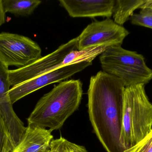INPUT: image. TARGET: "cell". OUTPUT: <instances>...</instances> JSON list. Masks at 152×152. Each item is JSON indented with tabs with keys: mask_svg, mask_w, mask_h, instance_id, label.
<instances>
[{
	"mask_svg": "<svg viewBox=\"0 0 152 152\" xmlns=\"http://www.w3.org/2000/svg\"><path fill=\"white\" fill-rule=\"evenodd\" d=\"M121 79L103 71L90 78L88 90L89 120L107 152H124L120 142L123 92Z\"/></svg>",
	"mask_w": 152,
	"mask_h": 152,
	"instance_id": "cell-1",
	"label": "cell"
},
{
	"mask_svg": "<svg viewBox=\"0 0 152 152\" xmlns=\"http://www.w3.org/2000/svg\"><path fill=\"white\" fill-rule=\"evenodd\" d=\"M83 94L79 79L61 81L38 101L27 119L28 125L60 129L79 107Z\"/></svg>",
	"mask_w": 152,
	"mask_h": 152,
	"instance_id": "cell-2",
	"label": "cell"
},
{
	"mask_svg": "<svg viewBox=\"0 0 152 152\" xmlns=\"http://www.w3.org/2000/svg\"><path fill=\"white\" fill-rule=\"evenodd\" d=\"M152 129V103L144 84L125 87L120 142L125 150L136 145Z\"/></svg>",
	"mask_w": 152,
	"mask_h": 152,
	"instance_id": "cell-3",
	"label": "cell"
},
{
	"mask_svg": "<svg viewBox=\"0 0 152 152\" xmlns=\"http://www.w3.org/2000/svg\"><path fill=\"white\" fill-rule=\"evenodd\" d=\"M102 71L121 79L125 87L149 83L152 70L146 65L143 55L121 46L108 47L100 55Z\"/></svg>",
	"mask_w": 152,
	"mask_h": 152,
	"instance_id": "cell-4",
	"label": "cell"
},
{
	"mask_svg": "<svg viewBox=\"0 0 152 152\" xmlns=\"http://www.w3.org/2000/svg\"><path fill=\"white\" fill-rule=\"evenodd\" d=\"M42 57L41 47L31 38L9 32L0 33V61L8 68L25 67Z\"/></svg>",
	"mask_w": 152,
	"mask_h": 152,
	"instance_id": "cell-5",
	"label": "cell"
},
{
	"mask_svg": "<svg viewBox=\"0 0 152 152\" xmlns=\"http://www.w3.org/2000/svg\"><path fill=\"white\" fill-rule=\"evenodd\" d=\"M78 42L77 37L61 45L51 53L42 57L29 65L9 70L10 85L12 87L55 69L69 54L78 50Z\"/></svg>",
	"mask_w": 152,
	"mask_h": 152,
	"instance_id": "cell-6",
	"label": "cell"
},
{
	"mask_svg": "<svg viewBox=\"0 0 152 152\" xmlns=\"http://www.w3.org/2000/svg\"><path fill=\"white\" fill-rule=\"evenodd\" d=\"M129 34L127 29L111 18L94 21L88 25L78 36V50L102 45L121 46Z\"/></svg>",
	"mask_w": 152,
	"mask_h": 152,
	"instance_id": "cell-7",
	"label": "cell"
},
{
	"mask_svg": "<svg viewBox=\"0 0 152 152\" xmlns=\"http://www.w3.org/2000/svg\"><path fill=\"white\" fill-rule=\"evenodd\" d=\"M92 64V62L89 61L70 64L50 70L12 87L9 92L12 103L13 104L23 97L46 86L66 80Z\"/></svg>",
	"mask_w": 152,
	"mask_h": 152,
	"instance_id": "cell-8",
	"label": "cell"
},
{
	"mask_svg": "<svg viewBox=\"0 0 152 152\" xmlns=\"http://www.w3.org/2000/svg\"><path fill=\"white\" fill-rule=\"evenodd\" d=\"M59 2L72 18H110L115 0H59Z\"/></svg>",
	"mask_w": 152,
	"mask_h": 152,
	"instance_id": "cell-9",
	"label": "cell"
},
{
	"mask_svg": "<svg viewBox=\"0 0 152 152\" xmlns=\"http://www.w3.org/2000/svg\"><path fill=\"white\" fill-rule=\"evenodd\" d=\"M53 137L50 130L28 125L21 141L11 152H47Z\"/></svg>",
	"mask_w": 152,
	"mask_h": 152,
	"instance_id": "cell-10",
	"label": "cell"
},
{
	"mask_svg": "<svg viewBox=\"0 0 152 152\" xmlns=\"http://www.w3.org/2000/svg\"><path fill=\"white\" fill-rule=\"evenodd\" d=\"M147 0H115L112 16L115 23L120 26L123 25L129 19L137 9L141 7L147 2Z\"/></svg>",
	"mask_w": 152,
	"mask_h": 152,
	"instance_id": "cell-11",
	"label": "cell"
},
{
	"mask_svg": "<svg viewBox=\"0 0 152 152\" xmlns=\"http://www.w3.org/2000/svg\"><path fill=\"white\" fill-rule=\"evenodd\" d=\"M109 47H110L109 46L102 45L88 47L80 51H73L65 57L62 62L58 65L56 69L82 62H92L96 57L101 55Z\"/></svg>",
	"mask_w": 152,
	"mask_h": 152,
	"instance_id": "cell-12",
	"label": "cell"
},
{
	"mask_svg": "<svg viewBox=\"0 0 152 152\" xmlns=\"http://www.w3.org/2000/svg\"><path fill=\"white\" fill-rule=\"evenodd\" d=\"M4 12L17 16H29L42 3L40 0H2Z\"/></svg>",
	"mask_w": 152,
	"mask_h": 152,
	"instance_id": "cell-13",
	"label": "cell"
},
{
	"mask_svg": "<svg viewBox=\"0 0 152 152\" xmlns=\"http://www.w3.org/2000/svg\"><path fill=\"white\" fill-rule=\"evenodd\" d=\"M47 152H88L86 148L69 142L64 137L53 139Z\"/></svg>",
	"mask_w": 152,
	"mask_h": 152,
	"instance_id": "cell-14",
	"label": "cell"
},
{
	"mask_svg": "<svg viewBox=\"0 0 152 152\" xmlns=\"http://www.w3.org/2000/svg\"><path fill=\"white\" fill-rule=\"evenodd\" d=\"M139 13H134L129 18L131 24L152 29V8L143 4Z\"/></svg>",
	"mask_w": 152,
	"mask_h": 152,
	"instance_id": "cell-15",
	"label": "cell"
},
{
	"mask_svg": "<svg viewBox=\"0 0 152 152\" xmlns=\"http://www.w3.org/2000/svg\"><path fill=\"white\" fill-rule=\"evenodd\" d=\"M12 150L9 131L0 115V152H11Z\"/></svg>",
	"mask_w": 152,
	"mask_h": 152,
	"instance_id": "cell-16",
	"label": "cell"
},
{
	"mask_svg": "<svg viewBox=\"0 0 152 152\" xmlns=\"http://www.w3.org/2000/svg\"><path fill=\"white\" fill-rule=\"evenodd\" d=\"M124 152H152V129L140 142Z\"/></svg>",
	"mask_w": 152,
	"mask_h": 152,
	"instance_id": "cell-17",
	"label": "cell"
},
{
	"mask_svg": "<svg viewBox=\"0 0 152 152\" xmlns=\"http://www.w3.org/2000/svg\"><path fill=\"white\" fill-rule=\"evenodd\" d=\"M5 14L3 8L2 1L0 0V27L5 22Z\"/></svg>",
	"mask_w": 152,
	"mask_h": 152,
	"instance_id": "cell-18",
	"label": "cell"
},
{
	"mask_svg": "<svg viewBox=\"0 0 152 152\" xmlns=\"http://www.w3.org/2000/svg\"><path fill=\"white\" fill-rule=\"evenodd\" d=\"M145 5L152 8V0H147V2L145 4Z\"/></svg>",
	"mask_w": 152,
	"mask_h": 152,
	"instance_id": "cell-19",
	"label": "cell"
}]
</instances>
